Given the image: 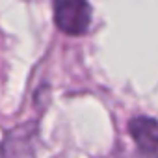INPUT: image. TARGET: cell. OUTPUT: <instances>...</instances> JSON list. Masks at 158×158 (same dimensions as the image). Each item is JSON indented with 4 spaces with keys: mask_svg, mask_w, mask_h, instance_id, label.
I'll list each match as a JSON object with an SVG mask.
<instances>
[{
    "mask_svg": "<svg viewBox=\"0 0 158 158\" xmlns=\"http://www.w3.org/2000/svg\"><path fill=\"white\" fill-rule=\"evenodd\" d=\"M128 130L138 149L147 158H156V121L152 117H136L130 121Z\"/></svg>",
    "mask_w": 158,
    "mask_h": 158,
    "instance_id": "cell-3",
    "label": "cell"
},
{
    "mask_svg": "<svg viewBox=\"0 0 158 158\" xmlns=\"http://www.w3.org/2000/svg\"><path fill=\"white\" fill-rule=\"evenodd\" d=\"M54 21L67 35H84L91 24V6L88 0H56Z\"/></svg>",
    "mask_w": 158,
    "mask_h": 158,
    "instance_id": "cell-1",
    "label": "cell"
},
{
    "mask_svg": "<svg viewBox=\"0 0 158 158\" xmlns=\"http://www.w3.org/2000/svg\"><path fill=\"white\" fill-rule=\"evenodd\" d=\"M37 123L30 121L6 132L0 143V158H35Z\"/></svg>",
    "mask_w": 158,
    "mask_h": 158,
    "instance_id": "cell-2",
    "label": "cell"
}]
</instances>
